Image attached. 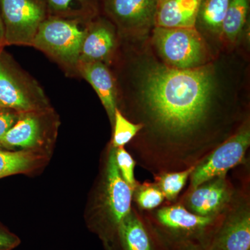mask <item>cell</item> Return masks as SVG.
Listing matches in <instances>:
<instances>
[{
  "label": "cell",
  "instance_id": "obj_1",
  "mask_svg": "<svg viewBox=\"0 0 250 250\" xmlns=\"http://www.w3.org/2000/svg\"><path fill=\"white\" fill-rule=\"evenodd\" d=\"M213 77L208 65L189 69L156 65L143 78V100L153 119L166 131L188 134L205 120L214 88Z\"/></svg>",
  "mask_w": 250,
  "mask_h": 250
},
{
  "label": "cell",
  "instance_id": "obj_2",
  "mask_svg": "<svg viewBox=\"0 0 250 250\" xmlns=\"http://www.w3.org/2000/svg\"><path fill=\"white\" fill-rule=\"evenodd\" d=\"M90 21L48 16L41 24L31 46L67 70L77 72L81 49Z\"/></svg>",
  "mask_w": 250,
  "mask_h": 250
},
{
  "label": "cell",
  "instance_id": "obj_3",
  "mask_svg": "<svg viewBox=\"0 0 250 250\" xmlns=\"http://www.w3.org/2000/svg\"><path fill=\"white\" fill-rule=\"evenodd\" d=\"M0 108L18 113L51 109L40 84L4 50L0 53Z\"/></svg>",
  "mask_w": 250,
  "mask_h": 250
},
{
  "label": "cell",
  "instance_id": "obj_4",
  "mask_svg": "<svg viewBox=\"0 0 250 250\" xmlns=\"http://www.w3.org/2000/svg\"><path fill=\"white\" fill-rule=\"evenodd\" d=\"M219 224L214 217L194 214L177 205L159 210L153 227L172 249L187 243L211 244Z\"/></svg>",
  "mask_w": 250,
  "mask_h": 250
},
{
  "label": "cell",
  "instance_id": "obj_5",
  "mask_svg": "<svg viewBox=\"0 0 250 250\" xmlns=\"http://www.w3.org/2000/svg\"><path fill=\"white\" fill-rule=\"evenodd\" d=\"M104 184L103 208L104 213L91 225V228L105 244L116 232L123 219L131 211L132 197V189L118 170L114 147L108 155Z\"/></svg>",
  "mask_w": 250,
  "mask_h": 250
},
{
  "label": "cell",
  "instance_id": "obj_6",
  "mask_svg": "<svg viewBox=\"0 0 250 250\" xmlns=\"http://www.w3.org/2000/svg\"><path fill=\"white\" fill-rule=\"evenodd\" d=\"M153 41L166 63L178 69L200 67L207 50L196 28L154 27Z\"/></svg>",
  "mask_w": 250,
  "mask_h": 250
},
{
  "label": "cell",
  "instance_id": "obj_7",
  "mask_svg": "<svg viewBox=\"0 0 250 250\" xmlns=\"http://www.w3.org/2000/svg\"><path fill=\"white\" fill-rule=\"evenodd\" d=\"M5 45H32L49 16L47 0H0Z\"/></svg>",
  "mask_w": 250,
  "mask_h": 250
},
{
  "label": "cell",
  "instance_id": "obj_8",
  "mask_svg": "<svg viewBox=\"0 0 250 250\" xmlns=\"http://www.w3.org/2000/svg\"><path fill=\"white\" fill-rule=\"evenodd\" d=\"M250 143L249 129L241 130L220 146L209 157L192 172L193 188L218 177L241 162Z\"/></svg>",
  "mask_w": 250,
  "mask_h": 250
},
{
  "label": "cell",
  "instance_id": "obj_9",
  "mask_svg": "<svg viewBox=\"0 0 250 250\" xmlns=\"http://www.w3.org/2000/svg\"><path fill=\"white\" fill-rule=\"evenodd\" d=\"M104 245L107 250H172L153 225L131 211Z\"/></svg>",
  "mask_w": 250,
  "mask_h": 250
},
{
  "label": "cell",
  "instance_id": "obj_10",
  "mask_svg": "<svg viewBox=\"0 0 250 250\" xmlns=\"http://www.w3.org/2000/svg\"><path fill=\"white\" fill-rule=\"evenodd\" d=\"M52 110L20 113L18 121L0 143L6 150H36L44 144L48 132L47 114Z\"/></svg>",
  "mask_w": 250,
  "mask_h": 250
},
{
  "label": "cell",
  "instance_id": "obj_11",
  "mask_svg": "<svg viewBox=\"0 0 250 250\" xmlns=\"http://www.w3.org/2000/svg\"><path fill=\"white\" fill-rule=\"evenodd\" d=\"M157 0H103L106 16L126 33L147 30L154 26Z\"/></svg>",
  "mask_w": 250,
  "mask_h": 250
},
{
  "label": "cell",
  "instance_id": "obj_12",
  "mask_svg": "<svg viewBox=\"0 0 250 250\" xmlns=\"http://www.w3.org/2000/svg\"><path fill=\"white\" fill-rule=\"evenodd\" d=\"M116 46L113 24L104 18H93L87 27L79 62H102L109 60Z\"/></svg>",
  "mask_w": 250,
  "mask_h": 250
},
{
  "label": "cell",
  "instance_id": "obj_13",
  "mask_svg": "<svg viewBox=\"0 0 250 250\" xmlns=\"http://www.w3.org/2000/svg\"><path fill=\"white\" fill-rule=\"evenodd\" d=\"M202 0H161L157 1L154 27H196Z\"/></svg>",
  "mask_w": 250,
  "mask_h": 250
},
{
  "label": "cell",
  "instance_id": "obj_14",
  "mask_svg": "<svg viewBox=\"0 0 250 250\" xmlns=\"http://www.w3.org/2000/svg\"><path fill=\"white\" fill-rule=\"evenodd\" d=\"M203 184L194 188L188 199V206L194 214L215 217L229 200L230 193L225 177H218Z\"/></svg>",
  "mask_w": 250,
  "mask_h": 250
},
{
  "label": "cell",
  "instance_id": "obj_15",
  "mask_svg": "<svg viewBox=\"0 0 250 250\" xmlns=\"http://www.w3.org/2000/svg\"><path fill=\"white\" fill-rule=\"evenodd\" d=\"M77 72L98 94L111 123L114 121L116 89L114 80L106 64L102 62H79Z\"/></svg>",
  "mask_w": 250,
  "mask_h": 250
},
{
  "label": "cell",
  "instance_id": "obj_16",
  "mask_svg": "<svg viewBox=\"0 0 250 250\" xmlns=\"http://www.w3.org/2000/svg\"><path fill=\"white\" fill-rule=\"evenodd\" d=\"M212 243L220 250H250L249 213H238L219 224Z\"/></svg>",
  "mask_w": 250,
  "mask_h": 250
},
{
  "label": "cell",
  "instance_id": "obj_17",
  "mask_svg": "<svg viewBox=\"0 0 250 250\" xmlns=\"http://www.w3.org/2000/svg\"><path fill=\"white\" fill-rule=\"evenodd\" d=\"M43 159L36 150H6L0 149V179L34 170Z\"/></svg>",
  "mask_w": 250,
  "mask_h": 250
},
{
  "label": "cell",
  "instance_id": "obj_18",
  "mask_svg": "<svg viewBox=\"0 0 250 250\" xmlns=\"http://www.w3.org/2000/svg\"><path fill=\"white\" fill-rule=\"evenodd\" d=\"M49 16L89 21L98 16V0H47Z\"/></svg>",
  "mask_w": 250,
  "mask_h": 250
},
{
  "label": "cell",
  "instance_id": "obj_19",
  "mask_svg": "<svg viewBox=\"0 0 250 250\" xmlns=\"http://www.w3.org/2000/svg\"><path fill=\"white\" fill-rule=\"evenodd\" d=\"M231 0H202L197 14L198 23L205 30L221 34L222 27Z\"/></svg>",
  "mask_w": 250,
  "mask_h": 250
},
{
  "label": "cell",
  "instance_id": "obj_20",
  "mask_svg": "<svg viewBox=\"0 0 250 250\" xmlns=\"http://www.w3.org/2000/svg\"><path fill=\"white\" fill-rule=\"evenodd\" d=\"M250 0H231L222 27L221 34L230 42L241 35L248 19Z\"/></svg>",
  "mask_w": 250,
  "mask_h": 250
},
{
  "label": "cell",
  "instance_id": "obj_21",
  "mask_svg": "<svg viewBox=\"0 0 250 250\" xmlns=\"http://www.w3.org/2000/svg\"><path fill=\"white\" fill-rule=\"evenodd\" d=\"M114 134L113 145L114 147H123L129 142L143 127L142 124H134L126 120L121 112L116 108L114 116Z\"/></svg>",
  "mask_w": 250,
  "mask_h": 250
},
{
  "label": "cell",
  "instance_id": "obj_22",
  "mask_svg": "<svg viewBox=\"0 0 250 250\" xmlns=\"http://www.w3.org/2000/svg\"><path fill=\"white\" fill-rule=\"evenodd\" d=\"M195 167H192L187 170L176 173L163 174L159 178V184L164 197L170 201L176 199L187 183L188 178L195 170Z\"/></svg>",
  "mask_w": 250,
  "mask_h": 250
},
{
  "label": "cell",
  "instance_id": "obj_23",
  "mask_svg": "<svg viewBox=\"0 0 250 250\" xmlns=\"http://www.w3.org/2000/svg\"><path fill=\"white\" fill-rule=\"evenodd\" d=\"M116 148V160L122 177L133 190L136 188L134 175L135 161L123 147Z\"/></svg>",
  "mask_w": 250,
  "mask_h": 250
},
{
  "label": "cell",
  "instance_id": "obj_24",
  "mask_svg": "<svg viewBox=\"0 0 250 250\" xmlns=\"http://www.w3.org/2000/svg\"><path fill=\"white\" fill-rule=\"evenodd\" d=\"M164 195L160 189L153 186H145L137 192L136 200L141 208L152 209L164 201Z\"/></svg>",
  "mask_w": 250,
  "mask_h": 250
},
{
  "label": "cell",
  "instance_id": "obj_25",
  "mask_svg": "<svg viewBox=\"0 0 250 250\" xmlns=\"http://www.w3.org/2000/svg\"><path fill=\"white\" fill-rule=\"evenodd\" d=\"M19 113L13 110L0 108V143L6 133L18 121Z\"/></svg>",
  "mask_w": 250,
  "mask_h": 250
},
{
  "label": "cell",
  "instance_id": "obj_26",
  "mask_svg": "<svg viewBox=\"0 0 250 250\" xmlns=\"http://www.w3.org/2000/svg\"><path fill=\"white\" fill-rule=\"evenodd\" d=\"M21 239L17 235L0 223V250H13L21 244Z\"/></svg>",
  "mask_w": 250,
  "mask_h": 250
},
{
  "label": "cell",
  "instance_id": "obj_27",
  "mask_svg": "<svg viewBox=\"0 0 250 250\" xmlns=\"http://www.w3.org/2000/svg\"><path fill=\"white\" fill-rule=\"evenodd\" d=\"M172 250H220L213 243L209 245L198 244V243H187L177 245L173 247Z\"/></svg>",
  "mask_w": 250,
  "mask_h": 250
},
{
  "label": "cell",
  "instance_id": "obj_28",
  "mask_svg": "<svg viewBox=\"0 0 250 250\" xmlns=\"http://www.w3.org/2000/svg\"><path fill=\"white\" fill-rule=\"evenodd\" d=\"M4 45V25H3L2 20H1V14H0V47L3 48Z\"/></svg>",
  "mask_w": 250,
  "mask_h": 250
},
{
  "label": "cell",
  "instance_id": "obj_29",
  "mask_svg": "<svg viewBox=\"0 0 250 250\" xmlns=\"http://www.w3.org/2000/svg\"><path fill=\"white\" fill-rule=\"evenodd\" d=\"M3 50V48H1V47H0V53H1V51Z\"/></svg>",
  "mask_w": 250,
  "mask_h": 250
},
{
  "label": "cell",
  "instance_id": "obj_30",
  "mask_svg": "<svg viewBox=\"0 0 250 250\" xmlns=\"http://www.w3.org/2000/svg\"><path fill=\"white\" fill-rule=\"evenodd\" d=\"M161 1V0H157V1Z\"/></svg>",
  "mask_w": 250,
  "mask_h": 250
}]
</instances>
